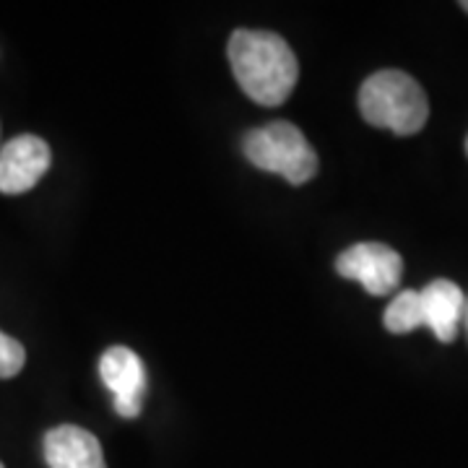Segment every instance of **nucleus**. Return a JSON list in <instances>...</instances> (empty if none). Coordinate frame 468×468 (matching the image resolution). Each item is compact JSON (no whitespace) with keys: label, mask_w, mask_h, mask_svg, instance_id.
Here are the masks:
<instances>
[{"label":"nucleus","mask_w":468,"mask_h":468,"mask_svg":"<svg viewBox=\"0 0 468 468\" xmlns=\"http://www.w3.org/2000/svg\"><path fill=\"white\" fill-rule=\"evenodd\" d=\"M461 8H463V11L468 14V0H463V3H461Z\"/></svg>","instance_id":"9b49d317"},{"label":"nucleus","mask_w":468,"mask_h":468,"mask_svg":"<svg viewBox=\"0 0 468 468\" xmlns=\"http://www.w3.org/2000/svg\"><path fill=\"white\" fill-rule=\"evenodd\" d=\"M101 383L110 388L115 399V411L122 419H135L141 414V401L146 393V367L141 356L128 346H112L100 359Z\"/></svg>","instance_id":"423d86ee"},{"label":"nucleus","mask_w":468,"mask_h":468,"mask_svg":"<svg viewBox=\"0 0 468 468\" xmlns=\"http://www.w3.org/2000/svg\"><path fill=\"white\" fill-rule=\"evenodd\" d=\"M466 154H468V138H466Z\"/></svg>","instance_id":"f8f14e48"},{"label":"nucleus","mask_w":468,"mask_h":468,"mask_svg":"<svg viewBox=\"0 0 468 468\" xmlns=\"http://www.w3.org/2000/svg\"><path fill=\"white\" fill-rule=\"evenodd\" d=\"M229 66L252 101L279 107L300 79V63L284 37L263 29H237L229 37Z\"/></svg>","instance_id":"f257e3e1"},{"label":"nucleus","mask_w":468,"mask_h":468,"mask_svg":"<svg viewBox=\"0 0 468 468\" xmlns=\"http://www.w3.org/2000/svg\"><path fill=\"white\" fill-rule=\"evenodd\" d=\"M45 461L50 468H107L100 440L73 424L45 435Z\"/></svg>","instance_id":"0eeeda50"},{"label":"nucleus","mask_w":468,"mask_h":468,"mask_svg":"<svg viewBox=\"0 0 468 468\" xmlns=\"http://www.w3.org/2000/svg\"><path fill=\"white\" fill-rule=\"evenodd\" d=\"M466 313H468V302H466Z\"/></svg>","instance_id":"ddd939ff"},{"label":"nucleus","mask_w":468,"mask_h":468,"mask_svg":"<svg viewBox=\"0 0 468 468\" xmlns=\"http://www.w3.org/2000/svg\"><path fill=\"white\" fill-rule=\"evenodd\" d=\"M421 310H424V325L442 341L451 344L458 335V325L466 313V297L461 286L448 279L430 282L421 292Z\"/></svg>","instance_id":"6e6552de"},{"label":"nucleus","mask_w":468,"mask_h":468,"mask_svg":"<svg viewBox=\"0 0 468 468\" xmlns=\"http://www.w3.org/2000/svg\"><path fill=\"white\" fill-rule=\"evenodd\" d=\"M52 165L50 146L39 135H16L0 146V193L21 196L45 177Z\"/></svg>","instance_id":"39448f33"},{"label":"nucleus","mask_w":468,"mask_h":468,"mask_svg":"<svg viewBox=\"0 0 468 468\" xmlns=\"http://www.w3.org/2000/svg\"><path fill=\"white\" fill-rule=\"evenodd\" d=\"M385 328L390 334H411L424 325V310H421V294L414 289H406L396 294V300L388 304L383 315Z\"/></svg>","instance_id":"1a4fd4ad"},{"label":"nucleus","mask_w":468,"mask_h":468,"mask_svg":"<svg viewBox=\"0 0 468 468\" xmlns=\"http://www.w3.org/2000/svg\"><path fill=\"white\" fill-rule=\"evenodd\" d=\"M359 112L375 128L414 135L427 125L430 101L417 79L403 70H378L359 89Z\"/></svg>","instance_id":"f03ea898"},{"label":"nucleus","mask_w":468,"mask_h":468,"mask_svg":"<svg viewBox=\"0 0 468 468\" xmlns=\"http://www.w3.org/2000/svg\"><path fill=\"white\" fill-rule=\"evenodd\" d=\"M338 276L359 282L372 297H385L401 284L403 261L383 242H356L335 258Z\"/></svg>","instance_id":"20e7f679"},{"label":"nucleus","mask_w":468,"mask_h":468,"mask_svg":"<svg viewBox=\"0 0 468 468\" xmlns=\"http://www.w3.org/2000/svg\"><path fill=\"white\" fill-rule=\"evenodd\" d=\"M0 468H3V463H0Z\"/></svg>","instance_id":"4468645a"},{"label":"nucleus","mask_w":468,"mask_h":468,"mask_svg":"<svg viewBox=\"0 0 468 468\" xmlns=\"http://www.w3.org/2000/svg\"><path fill=\"white\" fill-rule=\"evenodd\" d=\"M242 151L250 159V165L271 175H279L292 185L310 183L318 172L315 149L297 125L284 120L250 131L242 141Z\"/></svg>","instance_id":"7ed1b4c3"},{"label":"nucleus","mask_w":468,"mask_h":468,"mask_svg":"<svg viewBox=\"0 0 468 468\" xmlns=\"http://www.w3.org/2000/svg\"><path fill=\"white\" fill-rule=\"evenodd\" d=\"M27 365V351L18 344L16 338L5 335L0 331V380L16 378L18 372Z\"/></svg>","instance_id":"9d476101"}]
</instances>
